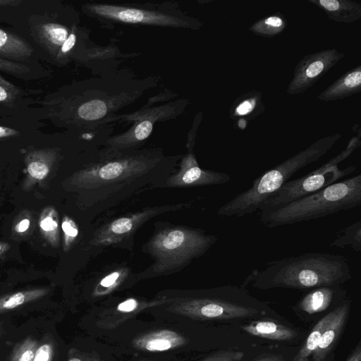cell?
I'll use <instances>...</instances> for the list:
<instances>
[{
    "instance_id": "d4e9b609",
    "label": "cell",
    "mask_w": 361,
    "mask_h": 361,
    "mask_svg": "<svg viewBox=\"0 0 361 361\" xmlns=\"http://www.w3.org/2000/svg\"><path fill=\"white\" fill-rule=\"evenodd\" d=\"M336 313V309L322 317L313 327L304 345L301 347L293 361H308L309 357L316 350L322 334L331 321Z\"/></svg>"
},
{
    "instance_id": "ffe728a7",
    "label": "cell",
    "mask_w": 361,
    "mask_h": 361,
    "mask_svg": "<svg viewBox=\"0 0 361 361\" xmlns=\"http://www.w3.org/2000/svg\"><path fill=\"white\" fill-rule=\"evenodd\" d=\"M344 295L341 285L322 286L311 289L298 303V307L308 314L325 311L336 300Z\"/></svg>"
},
{
    "instance_id": "44dd1931",
    "label": "cell",
    "mask_w": 361,
    "mask_h": 361,
    "mask_svg": "<svg viewBox=\"0 0 361 361\" xmlns=\"http://www.w3.org/2000/svg\"><path fill=\"white\" fill-rule=\"evenodd\" d=\"M71 28L57 23H42L36 28L40 43L54 56H56L61 46L71 32Z\"/></svg>"
},
{
    "instance_id": "30bf717a",
    "label": "cell",
    "mask_w": 361,
    "mask_h": 361,
    "mask_svg": "<svg viewBox=\"0 0 361 361\" xmlns=\"http://www.w3.org/2000/svg\"><path fill=\"white\" fill-rule=\"evenodd\" d=\"M202 120V113H199L194 121L192 128L188 135L186 154L182 158L180 169L171 176L166 179V187H191L213 185H222L231 180L228 174L202 169L197 161L193 152L196 132Z\"/></svg>"
},
{
    "instance_id": "ba28073f",
    "label": "cell",
    "mask_w": 361,
    "mask_h": 361,
    "mask_svg": "<svg viewBox=\"0 0 361 361\" xmlns=\"http://www.w3.org/2000/svg\"><path fill=\"white\" fill-rule=\"evenodd\" d=\"M247 300L243 288L228 286L216 290V297L176 299L168 310L194 319L244 318L257 313V309L242 301Z\"/></svg>"
},
{
    "instance_id": "4316f807",
    "label": "cell",
    "mask_w": 361,
    "mask_h": 361,
    "mask_svg": "<svg viewBox=\"0 0 361 361\" xmlns=\"http://www.w3.org/2000/svg\"><path fill=\"white\" fill-rule=\"evenodd\" d=\"M49 291L48 288H34L18 291L1 297L0 313L41 298L46 295Z\"/></svg>"
},
{
    "instance_id": "f35d334b",
    "label": "cell",
    "mask_w": 361,
    "mask_h": 361,
    "mask_svg": "<svg viewBox=\"0 0 361 361\" xmlns=\"http://www.w3.org/2000/svg\"><path fill=\"white\" fill-rule=\"evenodd\" d=\"M18 134L19 133L13 128L0 126V138L15 136Z\"/></svg>"
},
{
    "instance_id": "4fadbf2b",
    "label": "cell",
    "mask_w": 361,
    "mask_h": 361,
    "mask_svg": "<svg viewBox=\"0 0 361 361\" xmlns=\"http://www.w3.org/2000/svg\"><path fill=\"white\" fill-rule=\"evenodd\" d=\"M173 300L163 298L159 300L145 301L136 298H128L118 303L116 307L103 311L96 324L103 329L116 328L148 307L170 302Z\"/></svg>"
},
{
    "instance_id": "d6a6232c",
    "label": "cell",
    "mask_w": 361,
    "mask_h": 361,
    "mask_svg": "<svg viewBox=\"0 0 361 361\" xmlns=\"http://www.w3.org/2000/svg\"><path fill=\"white\" fill-rule=\"evenodd\" d=\"M0 71L21 78H25L31 73V71L28 66L1 57Z\"/></svg>"
},
{
    "instance_id": "5b68a950",
    "label": "cell",
    "mask_w": 361,
    "mask_h": 361,
    "mask_svg": "<svg viewBox=\"0 0 361 361\" xmlns=\"http://www.w3.org/2000/svg\"><path fill=\"white\" fill-rule=\"evenodd\" d=\"M203 231L176 226L154 234L147 247L154 263L146 271L153 276L177 271L204 253L216 242Z\"/></svg>"
},
{
    "instance_id": "1f68e13d",
    "label": "cell",
    "mask_w": 361,
    "mask_h": 361,
    "mask_svg": "<svg viewBox=\"0 0 361 361\" xmlns=\"http://www.w3.org/2000/svg\"><path fill=\"white\" fill-rule=\"evenodd\" d=\"M63 233V250L68 251L78 235V228L75 222L70 217L65 216L61 223Z\"/></svg>"
},
{
    "instance_id": "9a60e30c",
    "label": "cell",
    "mask_w": 361,
    "mask_h": 361,
    "mask_svg": "<svg viewBox=\"0 0 361 361\" xmlns=\"http://www.w3.org/2000/svg\"><path fill=\"white\" fill-rule=\"evenodd\" d=\"M186 343V338L176 331L159 329L142 334L133 341V346L146 352H162L179 348Z\"/></svg>"
},
{
    "instance_id": "9c48e42d",
    "label": "cell",
    "mask_w": 361,
    "mask_h": 361,
    "mask_svg": "<svg viewBox=\"0 0 361 361\" xmlns=\"http://www.w3.org/2000/svg\"><path fill=\"white\" fill-rule=\"evenodd\" d=\"M187 101L180 100L154 107L142 109L137 113L121 116L124 121H134L126 132L109 137L104 141L106 147L118 149L135 148L152 133L154 124L159 121L171 119L178 115Z\"/></svg>"
},
{
    "instance_id": "cb8c5ba5",
    "label": "cell",
    "mask_w": 361,
    "mask_h": 361,
    "mask_svg": "<svg viewBox=\"0 0 361 361\" xmlns=\"http://www.w3.org/2000/svg\"><path fill=\"white\" fill-rule=\"evenodd\" d=\"M287 26L286 16L278 11L254 22L248 30L257 36L271 38L281 34Z\"/></svg>"
},
{
    "instance_id": "ac0fdd59",
    "label": "cell",
    "mask_w": 361,
    "mask_h": 361,
    "mask_svg": "<svg viewBox=\"0 0 361 361\" xmlns=\"http://www.w3.org/2000/svg\"><path fill=\"white\" fill-rule=\"evenodd\" d=\"M265 111L262 93L252 90L240 94L229 108V117L235 123L244 121L245 123L255 119Z\"/></svg>"
},
{
    "instance_id": "74e56055",
    "label": "cell",
    "mask_w": 361,
    "mask_h": 361,
    "mask_svg": "<svg viewBox=\"0 0 361 361\" xmlns=\"http://www.w3.org/2000/svg\"><path fill=\"white\" fill-rule=\"evenodd\" d=\"M30 226V220L27 217L21 219L14 226V231L17 233H23L26 232Z\"/></svg>"
},
{
    "instance_id": "b9f144b4",
    "label": "cell",
    "mask_w": 361,
    "mask_h": 361,
    "mask_svg": "<svg viewBox=\"0 0 361 361\" xmlns=\"http://www.w3.org/2000/svg\"><path fill=\"white\" fill-rule=\"evenodd\" d=\"M22 1L19 0H0V6H16Z\"/></svg>"
},
{
    "instance_id": "52a82bcc",
    "label": "cell",
    "mask_w": 361,
    "mask_h": 361,
    "mask_svg": "<svg viewBox=\"0 0 361 361\" xmlns=\"http://www.w3.org/2000/svg\"><path fill=\"white\" fill-rule=\"evenodd\" d=\"M85 13L102 22L200 30V20L185 15L171 4L160 6L118 5L87 3Z\"/></svg>"
},
{
    "instance_id": "8d00e7d4",
    "label": "cell",
    "mask_w": 361,
    "mask_h": 361,
    "mask_svg": "<svg viewBox=\"0 0 361 361\" xmlns=\"http://www.w3.org/2000/svg\"><path fill=\"white\" fill-rule=\"evenodd\" d=\"M67 361H103L96 352L85 353L72 350Z\"/></svg>"
},
{
    "instance_id": "d6986e66",
    "label": "cell",
    "mask_w": 361,
    "mask_h": 361,
    "mask_svg": "<svg viewBox=\"0 0 361 361\" xmlns=\"http://www.w3.org/2000/svg\"><path fill=\"white\" fill-rule=\"evenodd\" d=\"M320 8L328 18L339 23L350 24L361 18V4L351 0H308Z\"/></svg>"
},
{
    "instance_id": "4dcf8cb0",
    "label": "cell",
    "mask_w": 361,
    "mask_h": 361,
    "mask_svg": "<svg viewBox=\"0 0 361 361\" xmlns=\"http://www.w3.org/2000/svg\"><path fill=\"white\" fill-rule=\"evenodd\" d=\"M125 271H115L103 278L95 287L94 296L107 295L114 290L126 276Z\"/></svg>"
},
{
    "instance_id": "f546056e",
    "label": "cell",
    "mask_w": 361,
    "mask_h": 361,
    "mask_svg": "<svg viewBox=\"0 0 361 361\" xmlns=\"http://www.w3.org/2000/svg\"><path fill=\"white\" fill-rule=\"evenodd\" d=\"M87 32H82L80 27L76 24L73 26L71 34L67 39L64 42L58 54L56 59L58 62L64 63L68 61V58L73 54L74 48L76 45L78 39L87 38Z\"/></svg>"
},
{
    "instance_id": "7402d4cb",
    "label": "cell",
    "mask_w": 361,
    "mask_h": 361,
    "mask_svg": "<svg viewBox=\"0 0 361 361\" xmlns=\"http://www.w3.org/2000/svg\"><path fill=\"white\" fill-rule=\"evenodd\" d=\"M242 329L251 335L280 341L293 340L298 335L295 330L288 326L266 320L252 322L243 326Z\"/></svg>"
},
{
    "instance_id": "7bdbcfd3",
    "label": "cell",
    "mask_w": 361,
    "mask_h": 361,
    "mask_svg": "<svg viewBox=\"0 0 361 361\" xmlns=\"http://www.w3.org/2000/svg\"><path fill=\"white\" fill-rule=\"evenodd\" d=\"M10 248V245L7 243L0 242V255L6 252Z\"/></svg>"
},
{
    "instance_id": "3957f363",
    "label": "cell",
    "mask_w": 361,
    "mask_h": 361,
    "mask_svg": "<svg viewBox=\"0 0 361 361\" xmlns=\"http://www.w3.org/2000/svg\"><path fill=\"white\" fill-rule=\"evenodd\" d=\"M341 137L339 133L322 137L266 171L252 182L250 188L220 207L218 215L240 218L253 214L267 198L277 192L292 176L325 155Z\"/></svg>"
},
{
    "instance_id": "e575fe53",
    "label": "cell",
    "mask_w": 361,
    "mask_h": 361,
    "mask_svg": "<svg viewBox=\"0 0 361 361\" xmlns=\"http://www.w3.org/2000/svg\"><path fill=\"white\" fill-rule=\"evenodd\" d=\"M244 353L234 350H221L212 353L200 361H240Z\"/></svg>"
},
{
    "instance_id": "5bb4252c",
    "label": "cell",
    "mask_w": 361,
    "mask_h": 361,
    "mask_svg": "<svg viewBox=\"0 0 361 361\" xmlns=\"http://www.w3.org/2000/svg\"><path fill=\"white\" fill-rule=\"evenodd\" d=\"M349 312V301L336 308L334 317L324 330L318 346L312 354V361H325L333 352L344 329Z\"/></svg>"
},
{
    "instance_id": "277c9868",
    "label": "cell",
    "mask_w": 361,
    "mask_h": 361,
    "mask_svg": "<svg viewBox=\"0 0 361 361\" xmlns=\"http://www.w3.org/2000/svg\"><path fill=\"white\" fill-rule=\"evenodd\" d=\"M361 204V174L336 182L310 195L261 212L268 228L292 225L346 211Z\"/></svg>"
},
{
    "instance_id": "484cf974",
    "label": "cell",
    "mask_w": 361,
    "mask_h": 361,
    "mask_svg": "<svg viewBox=\"0 0 361 361\" xmlns=\"http://www.w3.org/2000/svg\"><path fill=\"white\" fill-rule=\"evenodd\" d=\"M40 232L53 247L59 245V220L57 211L52 207L44 208L39 218Z\"/></svg>"
},
{
    "instance_id": "836d02e7",
    "label": "cell",
    "mask_w": 361,
    "mask_h": 361,
    "mask_svg": "<svg viewBox=\"0 0 361 361\" xmlns=\"http://www.w3.org/2000/svg\"><path fill=\"white\" fill-rule=\"evenodd\" d=\"M19 93L17 87L0 75V102H11Z\"/></svg>"
},
{
    "instance_id": "8992f818",
    "label": "cell",
    "mask_w": 361,
    "mask_h": 361,
    "mask_svg": "<svg viewBox=\"0 0 361 361\" xmlns=\"http://www.w3.org/2000/svg\"><path fill=\"white\" fill-rule=\"evenodd\" d=\"M353 130L356 134L349 140L347 146L340 154L304 176L288 180L277 192L260 204L259 210L261 212L272 210L319 191L353 173L356 170L354 165L344 169H341L338 166L361 145V131L359 126L355 124Z\"/></svg>"
},
{
    "instance_id": "60d3db41",
    "label": "cell",
    "mask_w": 361,
    "mask_h": 361,
    "mask_svg": "<svg viewBox=\"0 0 361 361\" xmlns=\"http://www.w3.org/2000/svg\"><path fill=\"white\" fill-rule=\"evenodd\" d=\"M255 361H284L281 357L275 355H269L267 356H263Z\"/></svg>"
},
{
    "instance_id": "2e32d148",
    "label": "cell",
    "mask_w": 361,
    "mask_h": 361,
    "mask_svg": "<svg viewBox=\"0 0 361 361\" xmlns=\"http://www.w3.org/2000/svg\"><path fill=\"white\" fill-rule=\"evenodd\" d=\"M361 91V66L357 65L343 73L324 90L317 99L324 102H334L356 94Z\"/></svg>"
},
{
    "instance_id": "6da1fadb",
    "label": "cell",
    "mask_w": 361,
    "mask_h": 361,
    "mask_svg": "<svg viewBox=\"0 0 361 361\" xmlns=\"http://www.w3.org/2000/svg\"><path fill=\"white\" fill-rule=\"evenodd\" d=\"M180 156L164 157L157 149H118L105 146L75 172L70 184L87 197L90 207L122 200L147 184L157 183Z\"/></svg>"
},
{
    "instance_id": "83f0119b",
    "label": "cell",
    "mask_w": 361,
    "mask_h": 361,
    "mask_svg": "<svg viewBox=\"0 0 361 361\" xmlns=\"http://www.w3.org/2000/svg\"><path fill=\"white\" fill-rule=\"evenodd\" d=\"M330 246L341 248L350 246L354 251L360 252L361 220L341 229L330 243Z\"/></svg>"
},
{
    "instance_id": "f1b7e54d",
    "label": "cell",
    "mask_w": 361,
    "mask_h": 361,
    "mask_svg": "<svg viewBox=\"0 0 361 361\" xmlns=\"http://www.w3.org/2000/svg\"><path fill=\"white\" fill-rule=\"evenodd\" d=\"M37 347V341L28 336L16 345L8 361H33Z\"/></svg>"
},
{
    "instance_id": "ab89813d",
    "label": "cell",
    "mask_w": 361,
    "mask_h": 361,
    "mask_svg": "<svg viewBox=\"0 0 361 361\" xmlns=\"http://www.w3.org/2000/svg\"><path fill=\"white\" fill-rule=\"evenodd\" d=\"M346 361H361V345L358 343L354 350L351 353Z\"/></svg>"
},
{
    "instance_id": "8fae6325",
    "label": "cell",
    "mask_w": 361,
    "mask_h": 361,
    "mask_svg": "<svg viewBox=\"0 0 361 361\" xmlns=\"http://www.w3.org/2000/svg\"><path fill=\"white\" fill-rule=\"evenodd\" d=\"M345 54L336 48L317 51L305 56L295 66L286 92L289 95L307 92L334 68Z\"/></svg>"
},
{
    "instance_id": "e0dca14e",
    "label": "cell",
    "mask_w": 361,
    "mask_h": 361,
    "mask_svg": "<svg viewBox=\"0 0 361 361\" xmlns=\"http://www.w3.org/2000/svg\"><path fill=\"white\" fill-rule=\"evenodd\" d=\"M56 159V152L53 149H39L28 153L25 157L27 177L23 188L30 190L37 182L44 180L50 173Z\"/></svg>"
},
{
    "instance_id": "603a6c76",
    "label": "cell",
    "mask_w": 361,
    "mask_h": 361,
    "mask_svg": "<svg viewBox=\"0 0 361 361\" xmlns=\"http://www.w3.org/2000/svg\"><path fill=\"white\" fill-rule=\"evenodd\" d=\"M32 47L23 38L0 29V57L8 60L25 61L32 54Z\"/></svg>"
},
{
    "instance_id": "7c38bea8",
    "label": "cell",
    "mask_w": 361,
    "mask_h": 361,
    "mask_svg": "<svg viewBox=\"0 0 361 361\" xmlns=\"http://www.w3.org/2000/svg\"><path fill=\"white\" fill-rule=\"evenodd\" d=\"M187 204L147 207L142 211L119 217L99 228L90 240L93 246H109L118 244L132 237L135 231L154 216L169 211L178 210Z\"/></svg>"
},
{
    "instance_id": "7a4b0ae2",
    "label": "cell",
    "mask_w": 361,
    "mask_h": 361,
    "mask_svg": "<svg viewBox=\"0 0 361 361\" xmlns=\"http://www.w3.org/2000/svg\"><path fill=\"white\" fill-rule=\"evenodd\" d=\"M352 279L348 260L345 256L326 252H307L268 262L252 270L242 287L265 290L286 288L298 290L341 285Z\"/></svg>"
},
{
    "instance_id": "d590c367",
    "label": "cell",
    "mask_w": 361,
    "mask_h": 361,
    "mask_svg": "<svg viewBox=\"0 0 361 361\" xmlns=\"http://www.w3.org/2000/svg\"><path fill=\"white\" fill-rule=\"evenodd\" d=\"M54 343L51 340L44 341L38 345L33 361H52L54 356Z\"/></svg>"
}]
</instances>
